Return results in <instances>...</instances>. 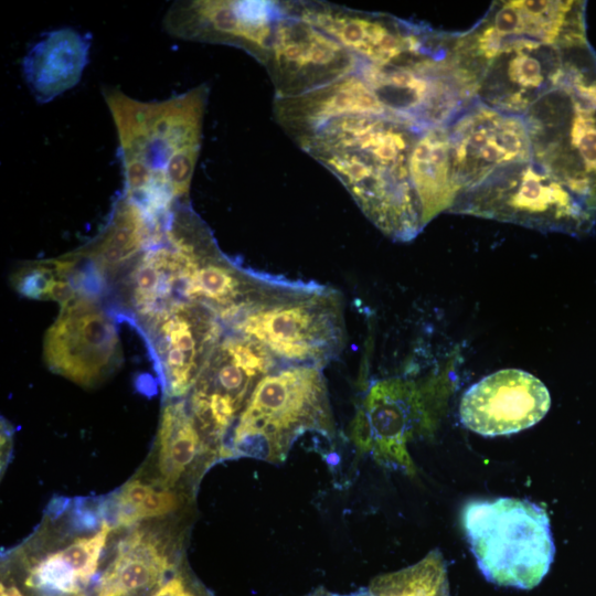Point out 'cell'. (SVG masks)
Wrapping results in <instances>:
<instances>
[{"instance_id": "cell-1", "label": "cell", "mask_w": 596, "mask_h": 596, "mask_svg": "<svg viewBox=\"0 0 596 596\" xmlns=\"http://www.w3.org/2000/svg\"><path fill=\"white\" fill-rule=\"evenodd\" d=\"M423 130L384 115H344L296 141L334 173L364 214L386 235L413 238L423 227L409 160Z\"/></svg>"}, {"instance_id": "cell-2", "label": "cell", "mask_w": 596, "mask_h": 596, "mask_svg": "<svg viewBox=\"0 0 596 596\" xmlns=\"http://www.w3.org/2000/svg\"><path fill=\"white\" fill-rule=\"evenodd\" d=\"M103 96L118 135L123 194L156 215L188 203L207 86L158 102L132 98L117 87H104Z\"/></svg>"}, {"instance_id": "cell-3", "label": "cell", "mask_w": 596, "mask_h": 596, "mask_svg": "<svg viewBox=\"0 0 596 596\" xmlns=\"http://www.w3.org/2000/svg\"><path fill=\"white\" fill-rule=\"evenodd\" d=\"M224 327L257 342L286 365L322 366L344 343L340 297L316 283L279 279L242 305Z\"/></svg>"}, {"instance_id": "cell-4", "label": "cell", "mask_w": 596, "mask_h": 596, "mask_svg": "<svg viewBox=\"0 0 596 596\" xmlns=\"http://www.w3.org/2000/svg\"><path fill=\"white\" fill-rule=\"evenodd\" d=\"M461 525L487 581L531 589L550 571L555 546L549 517L538 504L515 498L472 500L461 510Z\"/></svg>"}, {"instance_id": "cell-5", "label": "cell", "mask_w": 596, "mask_h": 596, "mask_svg": "<svg viewBox=\"0 0 596 596\" xmlns=\"http://www.w3.org/2000/svg\"><path fill=\"white\" fill-rule=\"evenodd\" d=\"M309 430L333 432L321 366L286 365L256 383L237 416L233 445L241 455L281 462Z\"/></svg>"}, {"instance_id": "cell-6", "label": "cell", "mask_w": 596, "mask_h": 596, "mask_svg": "<svg viewBox=\"0 0 596 596\" xmlns=\"http://www.w3.org/2000/svg\"><path fill=\"white\" fill-rule=\"evenodd\" d=\"M455 54L475 99L508 115L523 116L565 76V50L526 38L498 40L473 28L458 35Z\"/></svg>"}, {"instance_id": "cell-7", "label": "cell", "mask_w": 596, "mask_h": 596, "mask_svg": "<svg viewBox=\"0 0 596 596\" xmlns=\"http://www.w3.org/2000/svg\"><path fill=\"white\" fill-rule=\"evenodd\" d=\"M532 160L555 178L596 223V105L564 77L523 116Z\"/></svg>"}, {"instance_id": "cell-8", "label": "cell", "mask_w": 596, "mask_h": 596, "mask_svg": "<svg viewBox=\"0 0 596 596\" xmlns=\"http://www.w3.org/2000/svg\"><path fill=\"white\" fill-rule=\"evenodd\" d=\"M451 210L573 235L594 226L570 192L533 160L496 170L461 192Z\"/></svg>"}, {"instance_id": "cell-9", "label": "cell", "mask_w": 596, "mask_h": 596, "mask_svg": "<svg viewBox=\"0 0 596 596\" xmlns=\"http://www.w3.org/2000/svg\"><path fill=\"white\" fill-rule=\"evenodd\" d=\"M359 65L353 53L281 4L264 62L276 98L319 89L355 73Z\"/></svg>"}, {"instance_id": "cell-10", "label": "cell", "mask_w": 596, "mask_h": 596, "mask_svg": "<svg viewBox=\"0 0 596 596\" xmlns=\"http://www.w3.org/2000/svg\"><path fill=\"white\" fill-rule=\"evenodd\" d=\"M43 355L53 372L78 385L100 383L123 359L113 315L99 305L98 299L78 297L61 308L47 329Z\"/></svg>"}, {"instance_id": "cell-11", "label": "cell", "mask_w": 596, "mask_h": 596, "mask_svg": "<svg viewBox=\"0 0 596 596\" xmlns=\"http://www.w3.org/2000/svg\"><path fill=\"white\" fill-rule=\"evenodd\" d=\"M148 343L166 393L181 397L194 387L225 327L205 307L177 304L136 326Z\"/></svg>"}, {"instance_id": "cell-12", "label": "cell", "mask_w": 596, "mask_h": 596, "mask_svg": "<svg viewBox=\"0 0 596 596\" xmlns=\"http://www.w3.org/2000/svg\"><path fill=\"white\" fill-rule=\"evenodd\" d=\"M447 132L459 194L500 168L532 161L522 117L497 111L478 102L447 125Z\"/></svg>"}, {"instance_id": "cell-13", "label": "cell", "mask_w": 596, "mask_h": 596, "mask_svg": "<svg viewBox=\"0 0 596 596\" xmlns=\"http://www.w3.org/2000/svg\"><path fill=\"white\" fill-rule=\"evenodd\" d=\"M280 13L281 4L269 1H175L163 28L182 40L242 49L264 64Z\"/></svg>"}, {"instance_id": "cell-14", "label": "cell", "mask_w": 596, "mask_h": 596, "mask_svg": "<svg viewBox=\"0 0 596 596\" xmlns=\"http://www.w3.org/2000/svg\"><path fill=\"white\" fill-rule=\"evenodd\" d=\"M545 384L520 369H504L471 385L462 395L459 416L468 429L487 437L532 427L549 412Z\"/></svg>"}, {"instance_id": "cell-15", "label": "cell", "mask_w": 596, "mask_h": 596, "mask_svg": "<svg viewBox=\"0 0 596 596\" xmlns=\"http://www.w3.org/2000/svg\"><path fill=\"white\" fill-rule=\"evenodd\" d=\"M301 20L321 30L361 62L380 66L396 63L419 46L430 29L396 18L348 10L327 3H288Z\"/></svg>"}, {"instance_id": "cell-16", "label": "cell", "mask_w": 596, "mask_h": 596, "mask_svg": "<svg viewBox=\"0 0 596 596\" xmlns=\"http://www.w3.org/2000/svg\"><path fill=\"white\" fill-rule=\"evenodd\" d=\"M477 26L498 40L526 38L563 50L587 44L584 1L494 2Z\"/></svg>"}, {"instance_id": "cell-17", "label": "cell", "mask_w": 596, "mask_h": 596, "mask_svg": "<svg viewBox=\"0 0 596 596\" xmlns=\"http://www.w3.org/2000/svg\"><path fill=\"white\" fill-rule=\"evenodd\" d=\"M172 212L152 214L121 194L100 233L74 253L107 284L163 237Z\"/></svg>"}, {"instance_id": "cell-18", "label": "cell", "mask_w": 596, "mask_h": 596, "mask_svg": "<svg viewBox=\"0 0 596 596\" xmlns=\"http://www.w3.org/2000/svg\"><path fill=\"white\" fill-rule=\"evenodd\" d=\"M91 39L63 28L46 33L26 53L23 76L39 103H47L74 87L88 62Z\"/></svg>"}, {"instance_id": "cell-19", "label": "cell", "mask_w": 596, "mask_h": 596, "mask_svg": "<svg viewBox=\"0 0 596 596\" xmlns=\"http://www.w3.org/2000/svg\"><path fill=\"white\" fill-rule=\"evenodd\" d=\"M110 531L111 526L103 522L95 534L46 554L28 570L24 587L38 596H85Z\"/></svg>"}, {"instance_id": "cell-20", "label": "cell", "mask_w": 596, "mask_h": 596, "mask_svg": "<svg viewBox=\"0 0 596 596\" xmlns=\"http://www.w3.org/2000/svg\"><path fill=\"white\" fill-rule=\"evenodd\" d=\"M173 563L142 533L124 540L89 596H147L164 583Z\"/></svg>"}, {"instance_id": "cell-21", "label": "cell", "mask_w": 596, "mask_h": 596, "mask_svg": "<svg viewBox=\"0 0 596 596\" xmlns=\"http://www.w3.org/2000/svg\"><path fill=\"white\" fill-rule=\"evenodd\" d=\"M409 172L424 225L453 207L459 191L453 175L447 126L421 134L411 155Z\"/></svg>"}, {"instance_id": "cell-22", "label": "cell", "mask_w": 596, "mask_h": 596, "mask_svg": "<svg viewBox=\"0 0 596 596\" xmlns=\"http://www.w3.org/2000/svg\"><path fill=\"white\" fill-rule=\"evenodd\" d=\"M159 470L164 486H173L199 454V425L184 403H171L162 412L158 433Z\"/></svg>"}, {"instance_id": "cell-23", "label": "cell", "mask_w": 596, "mask_h": 596, "mask_svg": "<svg viewBox=\"0 0 596 596\" xmlns=\"http://www.w3.org/2000/svg\"><path fill=\"white\" fill-rule=\"evenodd\" d=\"M336 596H450L447 565L433 550L413 565L375 577L365 588Z\"/></svg>"}, {"instance_id": "cell-24", "label": "cell", "mask_w": 596, "mask_h": 596, "mask_svg": "<svg viewBox=\"0 0 596 596\" xmlns=\"http://www.w3.org/2000/svg\"><path fill=\"white\" fill-rule=\"evenodd\" d=\"M179 505L178 497L170 490L153 489L147 498L132 512L129 525L143 519L166 515L174 511Z\"/></svg>"}, {"instance_id": "cell-25", "label": "cell", "mask_w": 596, "mask_h": 596, "mask_svg": "<svg viewBox=\"0 0 596 596\" xmlns=\"http://www.w3.org/2000/svg\"><path fill=\"white\" fill-rule=\"evenodd\" d=\"M147 596H205L200 589L194 587L183 575L175 573L171 575L158 588Z\"/></svg>"}]
</instances>
